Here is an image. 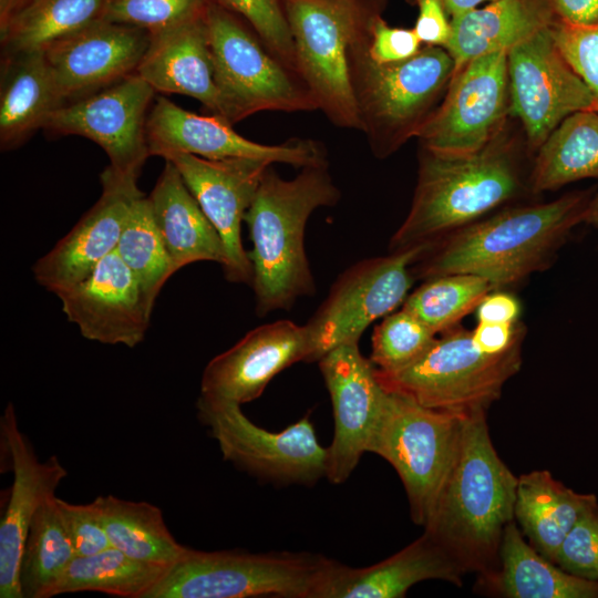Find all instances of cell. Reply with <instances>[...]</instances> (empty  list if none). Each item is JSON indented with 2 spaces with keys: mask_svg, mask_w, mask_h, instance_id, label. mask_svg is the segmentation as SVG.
Masks as SVG:
<instances>
[{
  "mask_svg": "<svg viewBox=\"0 0 598 598\" xmlns=\"http://www.w3.org/2000/svg\"><path fill=\"white\" fill-rule=\"evenodd\" d=\"M595 190L551 202L505 207L434 243L420 258L421 278L470 274L493 290L512 286L547 267L571 230L584 223Z\"/></svg>",
  "mask_w": 598,
  "mask_h": 598,
  "instance_id": "6da1fadb",
  "label": "cell"
},
{
  "mask_svg": "<svg viewBox=\"0 0 598 598\" xmlns=\"http://www.w3.org/2000/svg\"><path fill=\"white\" fill-rule=\"evenodd\" d=\"M523 142L507 124L493 141L468 155L445 156L421 148L412 204L391 238L390 250L433 245L529 189Z\"/></svg>",
  "mask_w": 598,
  "mask_h": 598,
  "instance_id": "7a4b0ae2",
  "label": "cell"
},
{
  "mask_svg": "<svg viewBox=\"0 0 598 598\" xmlns=\"http://www.w3.org/2000/svg\"><path fill=\"white\" fill-rule=\"evenodd\" d=\"M517 477L497 454L486 412L465 415L455 458L424 532L466 573L496 568L506 526L515 520Z\"/></svg>",
  "mask_w": 598,
  "mask_h": 598,
  "instance_id": "3957f363",
  "label": "cell"
},
{
  "mask_svg": "<svg viewBox=\"0 0 598 598\" xmlns=\"http://www.w3.org/2000/svg\"><path fill=\"white\" fill-rule=\"evenodd\" d=\"M339 198L328 164L302 167L291 179L280 177L271 165L266 169L244 217L252 244L247 255L258 316L289 310L298 298L315 293L305 250L307 221Z\"/></svg>",
  "mask_w": 598,
  "mask_h": 598,
  "instance_id": "277c9868",
  "label": "cell"
},
{
  "mask_svg": "<svg viewBox=\"0 0 598 598\" xmlns=\"http://www.w3.org/2000/svg\"><path fill=\"white\" fill-rule=\"evenodd\" d=\"M370 33L351 44L349 73L360 131L372 154L386 158L417 137L442 101L455 66L446 49L432 45H423L402 62L377 63L367 50Z\"/></svg>",
  "mask_w": 598,
  "mask_h": 598,
  "instance_id": "5b68a950",
  "label": "cell"
},
{
  "mask_svg": "<svg viewBox=\"0 0 598 598\" xmlns=\"http://www.w3.org/2000/svg\"><path fill=\"white\" fill-rule=\"evenodd\" d=\"M337 563L311 553L187 547L146 598H322Z\"/></svg>",
  "mask_w": 598,
  "mask_h": 598,
  "instance_id": "8992f818",
  "label": "cell"
},
{
  "mask_svg": "<svg viewBox=\"0 0 598 598\" xmlns=\"http://www.w3.org/2000/svg\"><path fill=\"white\" fill-rule=\"evenodd\" d=\"M297 70L317 107L338 127L361 130L349 49L382 17L388 0H282Z\"/></svg>",
  "mask_w": 598,
  "mask_h": 598,
  "instance_id": "52a82bcc",
  "label": "cell"
},
{
  "mask_svg": "<svg viewBox=\"0 0 598 598\" xmlns=\"http://www.w3.org/2000/svg\"><path fill=\"white\" fill-rule=\"evenodd\" d=\"M523 342L502 354H488L458 324L436 338L412 363L395 370L375 368L380 384L426 408L457 414L487 411L504 384L522 367Z\"/></svg>",
  "mask_w": 598,
  "mask_h": 598,
  "instance_id": "ba28073f",
  "label": "cell"
},
{
  "mask_svg": "<svg viewBox=\"0 0 598 598\" xmlns=\"http://www.w3.org/2000/svg\"><path fill=\"white\" fill-rule=\"evenodd\" d=\"M206 21L219 116L234 125L264 111L318 110L300 76L279 61L240 17L210 1Z\"/></svg>",
  "mask_w": 598,
  "mask_h": 598,
  "instance_id": "9c48e42d",
  "label": "cell"
},
{
  "mask_svg": "<svg viewBox=\"0 0 598 598\" xmlns=\"http://www.w3.org/2000/svg\"><path fill=\"white\" fill-rule=\"evenodd\" d=\"M465 415L426 408L386 391L368 452L396 471L416 525L424 527L431 516L455 458Z\"/></svg>",
  "mask_w": 598,
  "mask_h": 598,
  "instance_id": "30bf717a",
  "label": "cell"
},
{
  "mask_svg": "<svg viewBox=\"0 0 598 598\" xmlns=\"http://www.w3.org/2000/svg\"><path fill=\"white\" fill-rule=\"evenodd\" d=\"M239 403L199 395L198 420L217 442L223 457L259 478L313 484L327 476L328 447L319 444L309 415L281 432L252 423Z\"/></svg>",
  "mask_w": 598,
  "mask_h": 598,
  "instance_id": "8fae6325",
  "label": "cell"
},
{
  "mask_svg": "<svg viewBox=\"0 0 598 598\" xmlns=\"http://www.w3.org/2000/svg\"><path fill=\"white\" fill-rule=\"evenodd\" d=\"M431 246L391 251L346 269L305 324L310 344L307 362L319 361L342 344L359 342L372 322L402 305L413 282L411 266Z\"/></svg>",
  "mask_w": 598,
  "mask_h": 598,
  "instance_id": "7c38bea8",
  "label": "cell"
},
{
  "mask_svg": "<svg viewBox=\"0 0 598 598\" xmlns=\"http://www.w3.org/2000/svg\"><path fill=\"white\" fill-rule=\"evenodd\" d=\"M507 52L476 58L454 71L448 87L417 135L420 148L445 156L475 153L508 124Z\"/></svg>",
  "mask_w": 598,
  "mask_h": 598,
  "instance_id": "4fadbf2b",
  "label": "cell"
},
{
  "mask_svg": "<svg viewBox=\"0 0 598 598\" xmlns=\"http://www.w3.org/2000/svg\"><path fill=\"white\" fill-rule=\"evenodd\" d=\"M511 116L522 125L529 153L569 115L598 111L595 95L566 61L550 28L507 52Z\"/></svg>",
  "mask_w": 598,
  "mask_h": 598,
  "instance_id": "5bb4252c",
  "label": "cell"
},
{
  "mask_svg": "<svg viewBox=\"0 0 598 598\" xmlns=\"http://www.w3.org/2000/svg\"><path fill=\"white\" fill-rule=\"evenodd\" d=\"M155 90L137 73L52 112L44 130L80 135L106 153L107 166L117 175L138 179L151 156L146 138L148 106Z\"/></svg>",
  "mask_w": 598,
  "mask_h": 598,
  "instance_id": "9a60e30c",
  "label": "cell"
},
{
  "mask_svg": "<svg viewBox=\"0 0 598 598\" xmlns=\"http://www.w3.org/2000/svg\"><path fill=\"white\" fill-rule=\"evenodd\" d=\"M146 138L151 155L184 153L207 159L248 157L295 167L328 164L326 147L311 138H290L277 145L250 141L219 115L192 113L164 96L148 112Z\"/></svg>",
  "mask_w": 598,
  "mask_h": 598,
  "instance_id": "2e32d148",
  "label": "cell"
},
{
  "mask_svg": "<svg viewBox=\"0 0 598 598\" xmlns=\"http://www.w3.org/2000/svg\"><path fill=\"white\" fill-rule=\"evenodd\" d=\"M318 363L331 398L334 419L326 477L331 483L341 484L369 450L383 411L386 390L380 384L373 363L362 355L359 342L329 351Z\"/></svg>",
  "mask_w": 598,
  "mask_h": 598,
  "instance_id": "e0dca14e",
  "label": "cell"
},
{
  "mask_svg": "<svg viewBox=\"0 0 598 598\" xmlns=\"http://www.w3.org/2000/svg\"><path fill=\"white\" fill-rule=\"evenodd\" d=\"M164 159L176 166L220 235L227 257L223 267L226 280L251 283V264L241 243V221L272 163L248 157L207 159L184 153L169 154Z\"/></svg>",
  "mask_w": 598,
  "mask_h": 598,
  "instance_id": "ac0fdd59",
  "label": "cell"
},
{
  "mask_svg": "<svg viewBox=\"0 0 598 598\" xmlns=\"http://www.w3.org/2000/svg\"><path fill=\"white\" fill-rule=\"evenodd\" d=\"M150 40L144 29L99 20L50 44L43 51L61 104L136 73Z\"/></svg>",
  "mask_w": 598,
  "mask_h": 598,
  "instance_id": "d6986e66",
  "label": "cell"
},
{
  "mask_svg": "<svg viewBox=\"0 0 598 598\" xmlns=\"http://www.w3.org/2000/svg\"><path fill=\"white\" fill-rule=\"evenodd\" d=\"M56 296L68 320L87 340L134 348L146 334L153 307L116 251Z\"/></svg>",
  "mask_w": 598,
  "mask_h": 598,
  "instance_id": "ffe728a7",
  "label": "cell"
},
{
  "mask_svg": "<svg viewBox=\"0 0 598 598\" xmlns=\"http://www.w3.org/2000/svg\"><path fill=\"white\" fill-rule=\"evenodd\" d=\"M0 443L13 473L9 502L0 522V597L22 598L19 571L31 519L41 504L55 495L68 472L54 455L44 462L38 460L18 426L12 403L0 419Z\"/></svg>",
  "mask_w": 598,
  "mask_h": 598,
  "instance_id": "44dd1931",
  "label": "cell"
},
{
  "mask_svg": "<svg viewBox=\"0 0 598 598\" xmlns=\"http://www.w3.org/2000/svg\"><path fill=\"white\" fill-rule=\"evenodd\" d=\"M101 185L102 194L93 207L34 264V279L48 291L68 290L115 251L132 203L143 194L137 181L109 167L101 174Z\"/></svg>",
  "mask_w": 598,
  "mask_h": 598,
  "instance_id": "7402d4cb",
  "label": "cell"
},
{
  "mask_svg": "<svg viewBox=\"0 0 598 598\" xmlns=\"http://www.w3.org/2000/svg\"><path fill=\"white\" fill-rule=\"evenodd\" d=\"M309 353L306 326L291 320L259 326L207 363L200 394L239 404L254 401L282 370L307 362Z\"/></svg>",
  "mask_w": 598,
  "mask_h": 598,
  "instance_id": "603a6c76",
  "label": "cell"
},
{
  "mask_svg": "<svg viewBox=\"0 0 598 598\" xmlns=\"http://www.w3.org/2000/svg\"><path fill=\"white\" fill-rule=\"evenodd\" d=\"M136 73L155 92L194 97L218 115V91L206 14L151 33Z\"/></svg>",
  "mask_w": 598,
  "mask_h": 598,
  "instance_id": "cb8c5ba5",
  "label": "cell"
},
{
  "mask_svg": "<svg viewBox=\"0 0 598 598\" xmlns=\"http://www.w3.org/2000/svg\"><path fill=\"white\" fill-rule=\"evenodd\" d=\"M465 571L430 534L394 555L368 567L337 563L322 598H401L415 584L427 579L462 585Z\"/></svg>",
  "mask_w": 598,
  "mask_h": 598,
  "instance_id": "d4e9b609",
  "label": "cell"
},
{
  "mask_svg": "<svg viewBox=\"0 0 598 598\" xmlns=\"http://www.w3.org/2000/svg\"><path fill=\"white\" fill-rule=\"evenodd\" d=\"M450 19L451 37L444 49L454 71L482 55L508 52L558 20L550 0H495Z\"/></svg>",
  "mask_w": 598,
  "mask_h": 598,
  "instance_id": "484cf974",
  "label": "cell"
},
{
  "mask_svg": "<svg viewBox=\"0 0 598 598\" xmlns=\"http://www.w3.org/2000/svg\"><path fill=\"white\" fill-rule=\"evenodd\" d=\"M148 199L173 274L197 261L225 266L227 257L220 235L172 162L165 159Z\"/></svg>",
  "mask_w": 598,
  "mask_h": 598,
  "instance_id": "4316f807",
  "label": "cell"
},
{
  "mask_svg": "<svg viewBox=\"0 0 598 598\" xmlns=\"http://www.w3.org/2000/svg\"><path fill=\"white\" fill-rule=\"evenodd\" d=\"M483 591L505 598H598V580L571 575L537 551L511 522L495 569L480 575Z\"/></svg>",
  "mask_w": 598,
  "mask_h": 598,
  "instance_id": "83f0119b",
  "label": "cell"
},
{
  "mask_svg": "<svg viewBox=\"0 0 598 598\" xmlns=\"http://www.w3.org/2000/svg\"><path fill=\"white\" fill-rule=\"evenodd\" d=\"M51 69L43 50L3 54L0 85V144L21 145L60 107Z\"/></svg>",
  "mask_w": 598,
  "mask_h": 598,
  "instance_id": "f1b7e54d",
  "label": "cell"
},
{
  "mask_svg": "<svg viewBox=\"0 0 598 598\" xmlns=\"http://www.w3.org/2000/svg\"><path fill=\"white\" fill-rule=\"evenodd\" d=\"M595 502V495L576 493L537 470L517 477L514 517L529 544L555 563L563 540Z\"/></svg>",
  "mask_w": 598,
  "mask_h": 598,
  "instance_id": "f546056e",
  "label": "cell"
},
{
  "mask_svg": "<svg viewBox=\"0 0 598 598\" xmlns=\"http://www.w3.org/2000/svg\"><path fill=\"white\" fill-rule=\"evenodd\" d=\"M586 178L598 179V111L566 117L535 152L529 190L538 194Z\"/></svg>",
  "mask_w": 598,
  "mask_h": 598,
  "instance_id": "4dcf8cb0",
  "label": "cell"
},
{
  "mask_svg": "<svg viewBox=\"0 0 598 598\" xmlns=\"http://www.w3.org/2000/svg\"><path fill=\"white\" fill-rule=\"evenodd\" d=\"M113 547L135 559L171 566L187 547L167 528L162 511L147 502L114 495L93 501Z\"/></svg>",
  "mask_w": 598,
  "mask_h": 598,
  "instance_id": "1f68e13d",
  "label": "cell"
},
{
  "mask_svg": "<svg viewBox=\"0 0 598 598\" xmlns=\"http://www.w3.org/2000/svg\"><path fill=\"white\" fill-rule=\"evenodd\" d=\"M107 0H32L0 27L3 54L44 50L95 21Z\"/></svg>",
  "mask_w": 598,
  "mask_h": 598,
  "instance_id": "d6a6232c",
  "label": "cell"
},
{
  "mask_svg": "<svg viewBox=\"0 0 598 598\" xmlns=\"http://www.w3.org/2000/svg\"><path fill=\"white\" fill-rule=\"evenodd\" d=\"M169 566L135 559L111 546L75 556L54 589V596L97 591L121 598H146Z\"/></svg>",
  "mask_w": 598,
  "mask_h": 598,
  "instance_id": "836d02e7",
  "label": "cell"
},
{
  "mask_svg": "<svg viewBox=\"0 0 598 598\" xmlns=\"http://www.w3.org/2000/svg\"><path fill=\"white\" fill-rule=\"evenodd\" d=\"M76 556L60 515L56 496L47 498L33 515L20 564L22 598H51Z\"/></svg>",
  "mask_w": 598,
  "mask_h": 598,
  "instance_id": "e575fe53",
  "label": "cell"
},
{
  "mask_svg": "<svg viewBox=\"0 0 598 598\" xmlns=\"http://www.w3.org/2000/svg\"><path fill=\"white\" fill-rule=\"evenodd\" d=\"M115 251L134 274L154 308L161 289L174 274L150 199L144 194L132 203Z\"/></svg>",
  "mask_w": 598,
  "mask_h": 598,
  "instance_id": "d590c367",
  "label": "cell"
},
{
  "mask_svg": "<svg viewBox=\"0 0 598 598\" xmlns=\"http://www.w3.org/2000/svg\"><path fill=\"white\" fill-rule=\"evenodd\" d=\"M491 291L492 285L482 277L470 274L442 275L429 278L410 293L403 308L437 334L457 326Z\"/></svg>",
  "mask_w": 598,
  "mask_h": 598,
  "instance_id": "8d00e7d4",
  "label": "cell"
},
{
  "mask_svg": "<svg viewBox=\"0 0 598 598\" xmlns=\"http://www.w3.org/2000/svg\"><path fill=\"white\" fill-rule=\"evenodd\" d=\"M436 334L402 307L384 317L372 333L370 361L381 371L399 370L420 358Z\"/></svg>",
  "mask_w": 598,
  "mask_h": 598,
  "instance_id": "74e56055",
  "label": "cell"
},
{
  "mask_svg": "<svg viewBox=\"0 0 598 598\" xmlns=\"http://www.w3.org/2000/svg\"><path fill=\"white\" fill-rule=\"evenodd\" d=\"M212 0H107L103 19L150 33L204 17Z\"/></svg>",
  "mask_w": 598,
  "mask_h": 598,
  "instance_id": "f35d334b",
  "label": "cell"
},
{
  "mask_svg": "<svg viewBox=\"0 0 598 598\" xmlns=\"http://www.w3.org/2000/svg\"><path fill=\"white\" fill-rule=\"evenodd\" d=\"M212 1L245 20L267 49L298 74L295 45L282 0Z\"/></svg>",
  "mask_w": 598,
  "mask_h": 598,
  "instance_id": "ab89813d",
  "label": "cell"
},
{
  "mask_svg": "<svg viewBox=\"0 0 598 598\" xmlns=\"http://www.w3.org/2000/svg\"><path fill=\"white\" fill-rule=\"evenodd\" d=\"M555 564L580 578L598 580V503L591 504L563 540Z\"/></svg>",
  "mask_w": 598,
  "mask_h": 598,
  "instance_id": "60d3db41",
  "label": "cell"
},
{
  "mask_svg": "<svg viewBox=\"0 0 598 598\" xmlns=\"http://www.w3.org/2000/svg\"><path fill=\"white\" fill-rule=\"evenodd\" d=\"M561 54L595 95L598 104V24L578 27L556 20L550 27Z\"/></svg>",
  "mask_w": 598,
  "mask_h": 598,
  "instance_id": "b9f144b4",
  "label": "cell"
},
{
  "mask_svg": "<svg viewBox=\"0 0 598 598\" xmlns=\"http://www.w3.org/2000/svg\"><path fill=\"white\" fill-rule=\"evenodd\" d=\"M64 527L76 556H86L111 547L94 503L71 504L56 497Z\"/></svg>",
  "mask_w": 598,
  "mask_h": 598,
  "instance_id": "7bdbcfd3",
  "label": "cell"
},
{
  "mask_svg": "<svg viewBox=\"0 0 598 598\" xmlns=\"http://www.w3.org/2000/svg\"><path fill=\"white\" fill-rule=\"evenodd\" d=\"M423 44L414 29L391 27L380 17L372 25L367 50L377 63H398L414 56Z\"/></svg>",
  "mask_w": 598,
  "mask_h": 598,
  "instance_id": "ee69618b",
  "label": "cell"
},
{
  "mask_svg": "<svg viewBox=\"0 0 598 598\" xmlns=\"http://www.w3.org/2000/svg\"><path fill=\"white\" fill-rule=\"evenodd\" d=\"M416 4L419 14L414 25L423 45L445 48L451 37V19L442 0H408Z\"/></svg>",
  "mask_w": 598,
  "mask_h": 598,
  "instance_id": "f6af8a7d",
  "label": "cell"
},
{
  "mask_svg": "<svg viewBox=\"0 0 598 598\" xmlns=\"http://www.w3.org/2000/svg\"><path fill=\"white\" fill-rule=\"evenodd\" d=\"M525 334L520 321L516 323L477 322L472 330L476 347L488 354H502L523 342Z\"/></svg>",
  "mask_w": 598,
  "mask_h": 598,
  "instance_id": "bcb514c9",
  "label": "cell"
},
{
  "mask_svg": "<svg viewBox=\"0 0 598 598\" xmlns=\"http://www.w3.org/2000/svg\"><path fill=\"white\" fill-rule=\"evenodd\" d=\"M520 313L519 300L501 289L488 292L476 308L477 322L516 323Z\"/></svg>",
  "mask_w": 598,
  "mask_h": 598,
  "instance_id": "7dc6e473",
  "label": "cell"
},
{
  "mask_svg": "<svg viewBox=\"0 0 598 598\" xmlns=\"http://www.w3.org/2000/svg\"><path fill=\"white\" fill-rule=\"evenodd\" d=\"M559 21L571 25L598 24V0H550Z\"/></svg>",
  "mask_w": 598,
  "mask_h": 598,
  "instance_id": "c3c4849f",
  "label": "cell"
},
{
  "mask_svg": "<svg viewBox=\"0 0 598 598\" xmlns=\"http://www.w3.org/2000/svg\"><path fill=\"white\" fill-rule=\"evenodd\" d=\"M495 0H442L450 18L461 16L470 10L478 8L482 3H489Z\"/></svg>",
  "mask_w": 598,
  "mask_h": 598,
  "instance_id": "681fc988",
  "label": "cell"
},
{
  "mask_svg": "<svg viewBox=\"0 0 598 598\" xmlns=\"http://www.w3.org/2000/svg\"><path fill=\"white\" fill-rule=\"evenodd\" d=\"M32 0H0V27Z\"/></svg>",
  "mask_w": 598,
  "mask_h": 598,
  "instance_id": "f907efd6",
  "label": "cell"
},
{
  "mask_svg": "<svg viewBox=\"0 0 598 598\" xmlns=\"http://www.w3.org/2000/svg\"><path fill=\"white\" fill-rule=\"evenodd\" d=\"M584 223L598 228V190L591 197L584 217Z\"/></svg>",
  "mask_w": 598,
  "mask_h": 598,
  "instance_id": "816d5d0a",
  "label": "cell"
}]
</instances>
